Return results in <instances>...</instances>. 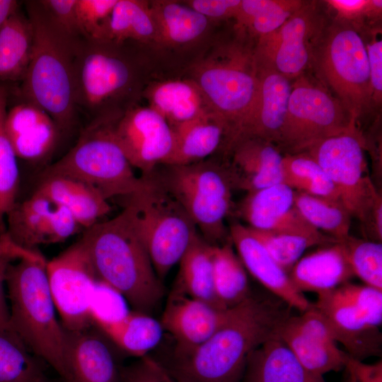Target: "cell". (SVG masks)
I'll use <instances>...</instances> for the list:
<instances>
[{"mask_svg":"<svg viewBox=\"0 0 382 382\" xmlns=\"http://www.w3.org/2000/svg\"><path fill=\"white\" fill-rule=\"evenodd\" d=\"M93 323L119 350L138 358L156 348L165 332L160 320L152 315L134 311L117 318L96 319Z\"/></svg>","mask_w":382,"mask_h":382,"instance_id":"obj_30","label":"cell"},{"mask_svg":"<svg viewBox=\"0 0 382 382\" xmlns=\"http://www.w3.org/2000/svg\"><path fill=\"white\" fill-rule=\"evenodd\" d=\"M33 28V47L20 95L45 111L62 135L74 129L78 112L74 101L73 57L81 40L72 39L54 27L36 0L25 1ZM83 38V37H82Z\"/></svg>","mask_w":382,"mask_h":382,"instance_id":"obj_4","label":"cell"},{"mask_svg":"<svg viewBox=\"0 0 382 382\" xmlns=\"http://www.w3.org/2000/svg\"><path fill=\"white\" fill-rule=\"evenodd\" d=\"M6 221V236L27 250L64 242L82 228L64 207L36 192L16 201Z\"/></svg>","mask_w":382,"mask_h":382,"instance_id":"obj_16","label":"cell"},{"mask_svg":"<svg viewBox=\"0 0 382 382\" xmlns=\"http://www.w3.org/2000/svg\"><path fill=\"white\" fill-rule=\"evenodd\" d=\"M359 131L342 103L308 72L292 81L277 146L283 154L305 151L337 135Z\"/></svg>","mask_w":382,"mask_h":382,"instance_id":"obj_11","label":"cell"},{"mask_svg":"<svg viewBox=\"0 0 382 382\" xmlns=\"http://www.w3.org/2000/svg\"><path fill=\"white\" fill-rule=\"evenodd\" d=\"M35 192L64 207L85 229L98 223L111 210L108 199L98 189L70 177L42 178Z\"/></svg>","mask_w":382,"mask_h":382,"instance_id":"obj_25","label":"cell"},{"mask_svg":"<svg viewBox=\"0 0 382 382\" xmlns=\"http://www.w3.org/2000/svg\"><path fill=\"white\" fill-rule=\"evenodd\" d=\"M224 154L227 160L222 163L233 190L250 192L283 183L284 154L269 140L240 138Z\"/></svg>","mask_w":382,"mask_h":382,"instance_id":"obj_18","label":"cell"},{"mask_svg":"<svg viewBox=\"0 0 382 382\" xmlns=\"http://www.w3.org/2000/svg\"><path fill=\"white\" fill-rule=\"evenodd\" d=\"M19 258V250L9 239L7 250L0 254V327L10 328L9 308L4 291L6 273L9 266Z\"/></svg>","mask_w":382,"mask_h":382,"instance_id":"obj_52","label":"cell"},{"mask_svg":"<svg viewBox=\"0 0 382 382\" xmlns=\"http://www.w3.org/2000/svg\"><path fill=\"white\" fill-rule=\"evenodd\" d=\"M311 69L357 124L372 110L366 47L353 25L330 18L316 47Z\"/></svg>","mask_w":382,"mask_h":382,"instance_id":"obj_10","label":"cell"},{"mask_svg":"<svg viewBox=\"0 0 382 382\" xmlns=\"http://www.w3.org/2000/svg\"><path fill=\"white\" fill-rule=\"evenodd\" d=\"M295 190L279 183L247 192L237 207V214L257 230L274 232L316 233L294 206Z\"/></svg>","mask_w":382,"mask_h":382,"instance_id":"obj_23","label":"cell"},{"mask_svg":"<svg viewBox=\"0 0 382 382\" xmlns=\"http://www.w3.org/2000/svg\"><path fill=\"white\" fill-rule=\"evenodd\" d=\"M113 131L128 161L142 175L164 165L174 147L172 127L149 106L129 108L115 121Z\"/></svg>","mask_w":382,"mask_h":382,"instance_id":"obj_15","label":"cell"},{"mask_svg":"<svg viewBox=\"0 0 382 382\" xmlns=\"http://www.w3.org/2000/svg\"><path fill=\"white\" fill-rule=\"evenodd\" d=\"M233 308L221 309L172 289L160 320L175 341L172 356L190 352L204 342L226 322Z\"/></svg>","mask_w":382,"mask_h":382,"instance_id":"obj_17","label":"cell"},{"mask_svg":"<svg viewBox=\"0 0 382 382\" xmlns=\"http://www.w3.org/2000/svg\"><path fill=\"white\" fill-rule=\"evenodd\" d=\"M344 369L346 382H382V361L368 364L348 355Z\"/></svg>","mask_w":382,"mask_h":382,"instance_id":"obj_51","label":"cell"},{"mask_svg":"<svg viewBox=\"0 0 382 382\" xmlns=\"http://www.w3.org/2000/svg\"><path fill=\"white\" fill-rule=\"evenodd\" d=\"M117 0H76V22L84 37L105 40Z\"/></svg>","mask_w":382,"mask_h":382,"instance_id":"obj_44","label":"cell"},{"mask_svg":"<svg viewBox=\"0 0 382 382\" xmlns=\"http://www.w3.org/2000/svg\"><path fill=\"white\" fill-rule=\"evenodd\" d=\"M289 317L280 328L278 337L306 369L322 376L344 369L348 354L340 350L337 342L301 332Z\"/></svg>","mask_w":382,"mask_h":382,"instance_id":"obj_32","label":"cell"},{"mask_svg":"<svg viewBox=\"0 0 382 382\" xmlns=\"http://www.w3.org/2000/svg\"><path fill=\"white\" fill-rule=\"evenodd\" d=\"M6 277L9 326L29 349L68 382L65 330L57 318L47 261L37 250H24Z\"/></svg>","mask_w":382,"mask_h":382,"instance_id":"obj_3","label":"cell"},{"mask_svg":"<svg viewBox=\"0 0 382 382\" xmlns=\"http://www.w3.org/2000/svg\"><path fill=\"white\" fill-rule=\"evenodd\" d=\"M238 33L235 40L219 46L195 67L192 80L212 112L227 127L226 144L250 115L257 91L255 42Z\"/></svg>","mask_w":382,"mask_h":382,"instance_id":"obj_6","label":"cell"},{"mask_svg":"<svg viewBox=\"0 0 382 382\" xmlns=\"http://www.w3.org/2000/svg\"><path fill=\"white\" fill-rule=\"evenodd\" d=\"M323 2L335 13L333 18L350 23L359 30L381 21V0H326Z\"/></svg>","mask_w":382,"mask_h":382,"instance_id":"obj_45","label":"cell"},{"mask_svg":"<svg viewBox=\"0 0 382 382\" xmlns=\"http://www.w3.org/2000/svg\"><path fill=\"white\" fill-rule=\"evenodd\" d=\"M178 263L179 270L172 289L224 309L214 289L212 245L197 233Z\"/></svg>","mask_w":382,"mask_h":382,"instance_id":"obj_31","label":"cell"},{"mask_svg":"<svg viewBox=\"0 0 382 382\" xmlns=\"http://www.w3.org/2000/svg\"><path fill=\"white\" fill-rule=\"evenodd\" d=\"M21 339L0 327V382H55Z\"/></svg>","mask_w":382,"mask_h":382,"instance_id":"obj_37","label":"cell"},{"mask_svg":"<svg viewBox=\"0 0 382 382\" xmlns=\"http://www.w3.org/2000/svg\"><path fill=\"white\" fill-rule=\"evenodd\" d=\"M65 339L68 382H120L118 349L94 324Z\"/></svg>","mask_w":382,"mask_h":382,"instance_id":"obj_21","label":"cell"},{"mask_svg":"<svg viewBox=\"0 0 382 382\" xmlns=\"http://www.w3.org/2000/svg\"><path fill=\"white\" fill-rule=\"evenodd\" d=\"M33 47V28L19 8L0 29V83L23 81Z\"/></svg>","mask_w":382,"mask_h":382,"instance_id":"obj_33","label":"cell"},{"mask_svg":"<svg viewBox=\"0 0 382 382\" xmlns=\"http://www.w3.org/2000/svg\"><path fill=\"white\" fill-rule=\"evenodd\" d=\"M117 119L90 121L75 145L48 165L42 178L63 175L81 180L98 189L108 200L127 197L141 189L144 178L135 175L115 139L113 127Z\"/></svg>","mask_w":382,"mask_h":382,"instance_id":"obj_8","label":"cell"},{"mask_svg":"<svg viewBox=\"0 0 382 382\" xmlns=\"http://www.w3.org/2000/svg\"><path fill=\"white\" fill-rule=\"evenodd\" d=\"M172 129L174 147L164 165L184 166L204 161L222 146L228 132L224 122L212 112Z\"/></svg>","mask_w":382,"mask_h":382,"instance_id":"obj_29","label":"cell"},{"mask_svg":"<svg viewBox=\"0 0 382 382\" xmlns=\"http://www.w3.org/2000/svg\"><path fill=\"white\" fill-rule=\"evenodd\" d=\"M365 150L362 134L355 131L320 140L303 151L318 163L340 201L364 227L381 195L369 174Z\"/></svg>","mask_w":382,"mask_h":382,"instance_id":"obj_12","label":"cell"},{"mask_svg":"<svg viewBox=\"0 0 382 382\" xmlns=\"http://www.w3.org/2000/svg\"><path fill=\"white\" fill-rule=\"evenodd\" d=\"M5 127L16 157L30 163L48 158L62 136L45 111L25 100L7 111Z\"/></svg>","mask_w":382,"mask_h":382,"instance_id":"obj_24","label":"cell"},{"mask_svg":"<svg viewBox=\"0 0 382 382\" xmlns=\"http://www.w3.org/2000/svg\"><path fill=\"white\" fill-rule=\"evenodd\" d=\"M325 319L336 342L342 344L351 357L362 361L382 354V334L336 288L318 294L313 303Z\"/></svg>","mask_w":382,"mask_h":382,"instance_id":"obj_20","label":"cell"},{"mask_svg":"<svg viewBox=\"0 0 382 382\" xmlns=\"http://www.w3.org/2000/svg\"><path fill=\"white\" fill-rule=\"evenodd\" d=\"M149 6L156 25L157 43H189L203 35L209 27V20L185 4L154 1Z\"/></svg>","mask_w":382,"mask_h":382,"instance_id":"obj_34","label":"cell"},{"mask_svg":"<svg viewBox=\"0 0 382 382\" xmlns=\"http://www.w3.org/2000/svg\"><path fill=\"white\" fill-rule=\"evenodd\" d=\"M294 206L308 224L337 241L350 236L352 216L340 199L295 191Z\"/></svg>","mask_w":382,"mask_h":382,"instance_id":"obj_39","label":"cell"},{"mask_svg":"<svg viewBox=\"0 0 382 382\" xmlns=\"http://www.w3.org/2000/svg\"><path fill=\"white\" fill-rule=\"evenodd\" d=\"M228 232L233 246L246 270L271 294L301 313L313 306L304 294L294 287L289 274L271 257L247 226L233 223Z\"/></svg>","mask_w":382,"mask_h":382,"instance_id":"obj_22","label":"cell"},{"mask_svg":"<svg viewBox=\"0 0 382 382\" xmlns=\"http://www.w3.org/2000/svg\"><path fill=\"white\" fill-rule=\"evenodd\" d=\"M120 382H177L163 364L149 354L120 367Z\"/></svg>","mask_w":382,"mask_h":382,"instance_id":"obj_49","label":"cell"},{"mask_svg":"<svg viewBox=\"0 0 382 382\" xmlns=\"http://www.w3.org/2000/svg\"><path fill=\"white\" fill-rule=\"evenodd\" d=\"M8 96L7 86L0 83V236L6 233V217L17 201L20 182L17 157L5 127Z\"/></svg>","mask_w":382,"mask_h":382,"instance_id":"obj_42","label":"cell"},{"mask_svg":"<svg viewBox=\"0 0 382 382\" xmlns=\"http://www.w3.org/2000/svg\"><path fill=\"white\" fill-rule=\"evenodd\" d=\"M303 2L302 0H241L233 18L235 28L256 41L281 27Z\"/></svg>","mask_w":382,"mask_h":382,"instance_id":"obj_36","label":"cell"},{"mask_svg":"<svg viewBox=\"0 0 382 382\" xmlns=\"http://www.w3.org/2000/svg\"><path fill=\"white\" fill-rule=\"evenodd\" d=\"M255 62L258 85L254 106L243 126L224 146V150L243 137H259L277 146L279 141L292 81L268 64L256 59Z\"/></svg>","mask_w":382,"mask_h":382,"instance_id":"obj_19","label":"cell"},{"mask_svg":"<svg viewBox=\"0 0 382 382\" xmlns=\"http://www.w3.org/2000/svg\"><path fill=\"white\" fill-rule=\"evenodd\" d=\"M151 174L185 210L212 245L230 240L225 219L233 208V190L222 163L202 161L184 166L161 165Z\"/></svg>","mask_w":382,"mask_h":382,"instance_id":"obj_9","label":"cell"},{"mask_svg":"<svg viewBox=\"0 0 382 382\" xmlns=\"http://www.w3.org/2000/svg\"><path fill=\"white\" fill-rule=\"evenodd\" d=\"M105 40L117 42H156L157 32L149 3L138 0H117L110 18Z\"/></svg>","mask_w":382,"mask_h":382,"instance_id":"obj_38","label":"cell"},{"mask_svg":"<svg viewBox=\"0 0 382 382\" xmlns=\"http://www.w3.org/2000/svg\"><path fill=\"white\" fill-rule=\"evenodd\" d=\"M79 241L98 282L123 298L132 311L152 315L160 306L162 281L123 210L86 228Z\"/></svg>","mask_w":382,"mask_h":382,"instance_id":"obj_2","label":"cell"},{"mask_svg":"<svg viewBox=\"0 0 382 382\" xmlns=\"http://www.w3.org/2000/svg\"><path fill=\"white\" fill-rule=\"evenodd\" d=\"M289 276L299 292L320 294L349 282L354 274L337 242L299 259Z\"/></svg>","mask_w":382,"mask_h":382,"instance_id":"obj_26","label":"cell"},{"mask_svg":"<svg viewBox=\"0 0 382 382\" xmlns=\"http://www.w3.org/2000/svg\"><path fill=\"white\" fill-rule=\"evenodd\" d=\"M127 42L83 37L75 47V105L78 113H84L90 121L118 118L134 106L138 68Z\"/></svg>","mask_w":382,"mask_h":382,"instance_id":"obj_5","label":"cell"},{"mask_svg":"<svg viewBox=\"0 0 382 382\" xmlns=\"http://www.w3.org/2000/svg\"><path fill=\"white\" fill-rule=\"evenodd\" d=\"M354 276L366 285L382 290V244L351 236L337 241Z\"/></svg>","mask_w":382,"mask_h":382,"instance_id":"obj_43","label":"cell"},{"mask_svg":"<svg viewBox=\"0 0 382 382\" xmlns=\"http://www.w3.org/2000/svg\"><path fill=\"white\" fill-rule=\"evenodd\" d=\"M282 174L283 183L295 191L340 199L330 178L306 151L284 154Z\"/></svg>","mask_w":382,"mask_h":382,"instance_id":"obj_40","label":"cell"},{"mask_svg":"<svg viewBox=\"0 0 382 382\" xmlns=\"http://www.w3.org/2000/svg\"><path fill=\"white\" fill-rule=\"evenodd\" d=\"M248 228L271 257L287 273L308 248L314 245H330L337 242L320 231L274 232L253 229L248 226Z\"/></svg>","mask_w":382,"mask_h":382,"instance_id":"obj_41","label":"cell"},{"mask_svg":"<svg viewBox=\"0 0 382 382\" xmlns=\"http://www.w3.org/2000/svg\"><path fill=\"white\" fill-rule=\"evenodd\" d=\"M241 382H325L306 369L278 337L272 338L249 354Z\"/></svg>","mask_w":382,"mask_h":382,"instance_id":"obj_27","label":"cell"},{"mask_svg":"<svg viewBox=\"0 0 382 382\" xmlns=\"http://www.w3.org/2000/svg\"><path fill=\"white\" fill-rule=\"evenodd\" d=\"M212 263L215 293L222 308H233L252 295L247 270L231 240L212 245Z\"/></svg>","mask_w":382,"mask_h":382,"instance_id":"obj_35","label":"cell"},{"mask_svg":"<svg viewBox=\"0 0 382 382\" xmlns=\"http://www.w3.org/2000/svg\"><path fill=\"white\" fill-rule=\"evenodd\" d=\"M330 18L323 1H304L281 27L255 41V59L294 81L311 70L316 47Z\"/></svg>","mask_w":382,"mask_h":382,"instance_id":"obj_13","label":"cell"},{"mask_svg":"<svg viewBox=\"0 0 382 382\" xmlns=\"http://www.w3.org/2000/svg\"><path fill=\"white\" fill-rule=\"evenodd\" d=\"M20 8V4L16 0H0V29L8 18Z\"/></svg>","mask_w":382,"mask_h":382,"instance_id":"obj_53","label":"cell"},{"mask_svg":"<svg viewBox=\"0 0 382 382\" xmlns=\"http://www.w3.org/2000/svg\"><path fill=\"white\" fill-rule=\"evenodd\" d=\"M363 37L369 69L372 110L382 102V39L381 23L368 25L359 30Z\"/></svg>","mask_w":382,"mask_h":382,"instance_id":"obj_46","label":"cell"},{"mask_svg":"<svg viewBox=\"0 0 382 382\" xmlns=\"http://www.w3.org/2000/svg\"><path fill=\"white\" fill-rule=\"evenodd\" d=\"M3 241V239L0 237V254L5 252L6 250L5 245Z\"/></svg>","mask_w":382,"mask_h":382,"instance_id":"obj_54","label":"cell"},{"mask_svg":"<svg viewBox=\"0 0 382 382\" xmlns=\"http://www.w3.org/2000/svg\"><path fill=\"white\" fill-rule=\"evenodd\" d=\"M241 0H189L185 4L208 20L234 18Z\"/></svg>","mask_w":382,"mask_h":382,"instance_id":"obj_50","label":"cell"},{"mask_svg":"<svg viewBox=\"0 0 382 382\" xmlns=\"http://www.w3.org/2000/svg\"><path fill=\"white\" fill-rule=\"evenodd\" d=\"M337 289L369 324L377 328L381 325L382 290L366 284H354L349 282L338 286Z\"/></svg>","mask_w":382,"mask_h":382,"instance_id":"obj_47","label":"cell"},{"mask_svg":"<svg viewBox=\"0 0 382 382\" xmlns=\"http://www.w3.org/2000/svg\"><path fill=\"white\" fill-rule=\"evenodd\" d=\"M145 96L149 107L160 114L172 128L212 112L192 79L155 83L147 88Z\"/></svg>","mask_w":382,"mask_h":382,"instance_id":"obj_28","label":"cell"},{"mask_svg":"<svg viewBox=\"0 0 382 382\" xmlns=\"http://www.w3.org/2000/svg\"><path fill=\"white\" fill-rule=\"evenodd\" d=\"M142 177L143 187L125 197L123 211L162 281L199 232L180 204L151 173Z\"/></svg>","mask_w":382,"mask_h":382,"instance_id":"obj_7","label":"cell"},{"mask_svg":"<svg viewBox=\"0 0 382 382\" xmlns=\"http://www.w3.org/2000/svg\"><path fill=\"white\" fill-rule=\"evenodd\" d=\"M50 23L66 36L79 40L81 35L76 22V0H36Z\"/></svg>","mask_w":382,"mask_h":382,"instance_id":"obj_48","label":"cell"},{"mask_svg":"<svg viewBox=\"0 0 382 382\" xmlns=\"http://www.w3.org/2000/svg\"><path fill=\"white\" fill-rule=\"evenodd\" d=\"M47 274L63 328L79 331L93 325L91 308L98 279L80 241L47 262Z\"/></svg>","mask_w":382,"mask_h":382,"instance_id":"obj_14","label":"cell"},{"mask_svg":"<svg viewBox=\"0 0 382 382\" xmlns=\"http://www.w3.org/2000/svg\"><path fill=\"white\" fill-rule=\"evenodd\" d=\"M291 309L272 294H252L204 342L161 363L177 382H241L250 352L278 337Z\"/></svg>","mask_w":382,"mask_h":382,"instance_id":"obj_1","label":"cell"}]
</instances>
